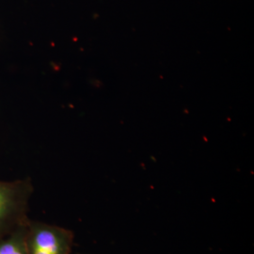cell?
Returning a JSON list of instances; mask_svg holds the SVG:
<instances>
[{"label":"cell","instance_id":"obj_3","mask_svg":"<svg viewBox=\"0 0 254 254\" xmlns=\"http://www.w3.org/2000/svg\"><path fill=\"white\" fill-rule=\"evenodd\" d=\"M26 231L27 224L0 238V254H27Z\"/></svg>","mask_w":254,"mask_h":254},{"label":"cell","instance_id":"obj_4","mask_svg":"<svg viewBox=\"0 0 254 254\" xmlns=\"http://www.w3.org/2000/svg\"></svg>","mask_w":254,"mask_h":254},{"label":"cell","instance_id":"obj_2","mask_svg":"<svg viewBox=\"0 0 254 254\" xmlns=\"http://www.w3.org/2000/svg\"><path fill=\"white\" fill-rule=\"evenodd\" d=\"M74 236L71 230L28 219L26 231L27 254H71Z\"/></svg>","mask_w":254,"mask_h":254},{"label":"cell","instance_id":"obj_1","mask_svg":"<svg viewBox=\"0 0 254 254\" xmlns=\"http://www.w3.org/2000/svg\"><path fill=\"white\" fill-rule=\"evenodd\" d=\"M33 190L32 180L29 177L0 181V238L27 224Z\"/></svg>","mask_w":254,"mask_h":254}]
</instances>
